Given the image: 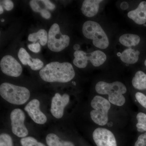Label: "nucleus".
I'll return each instance as SVG.
<instances>
[{"mask_svg": "<svg viewBox=\"0 0 146 146\" xmlns=\"http://www.w3.org/2000/svg\"><path fill=\"white\" fill-rule=\"evenodd\" d=\"M82 33L86 38L93 40L95 46L102 49L109 46V40L100 25L96 22L87 21L83 24Z\"/></svg>", "mask_w": 146, "mask_h": 146, "instance_id": "4", "label": "nucleus"}, {"mask_svg": "<svg viewBox=\"0 0 146 146\" xmlns=\"http://www.w3.org/2000/svg\"><path fill=\"white\" fill-rule=\"evenodd\" d=\"M119 42L125 46L130 47L136 46L140 43V36L136 35L125 34L121 35L119 38Z\"/></svg>", "mask_w": 146, "mask_h": 146, "instance_id": "16", "label": "nucleus"}, {"mask_svg": "<svg viewBox=\"0 0 146 146\" xmlns=\"http://www.w3.org/2000/svg\"><path fill=\"white\" fill-rule=\"evenodd\" d=\"M145 65L146 66V60H145Z\"/></svg>", "mask_w": 146, "mask_h": 146, "instance_id": "37", "label": "nucleus"}, {"mask_svg": "<svg viewBox=\"0 0 146 146\" xmlns=\"http://www.w3.org/2000/svg\"><path fill=\"white\" fill-rule=\"evenodd\" d=\"M73 48H74V49L75 50L78 51L79 50L80 48V46L78 44H76L74 45Z\"/></svg>", "mask_w": 146, "mask_h": 146, "instance_id": "34", "label": "nucleus"}, {"mask_svg": "<svg viewBox=\"0 0 146 146\" xmlns=\"http://www.w3.org/2000/svg\"><path fill=\"white\" fill-rule=\"evenodd\" d=\"M40 1L46 7L50 10H53L55 8V5L48 0H42Z\"/></svg>", "mask_w": 146, "mask_h": 146, "instance_id": "31", "label": "nucleus"}, {"mask_svg": "<svg viewBox=\"0 0 146 146\" xmlns=\"http://www.w3.org/2000/svg\"><path fill=\"white\" fill-rule=\"evenodd\" d=\"M0 146H13V141L10 135L5 133L1 134Z\"/></svg>", "mask_w": 146, "mask_h": 146, "instance_id": "25", "label": "nucleus"}, {"mask_svg": "<svg viewBox=\"0 0 146 146\" xmlns=\"http://www.w3.org/2000/svg\"><path fill=\"white\" fill-rule=\"evenodd\" d=\"M28 40L30 42H35L39 40V43L44 46L48 43V34L45 29H41L37 32L29 35Z\"/></svg>", "mask_w": 146, "mask_h": 146, "instance_id": "19", "label": "nucleus"}, {"mask_svg": "<svg viewBox=\"0 0 146 146\" xmlns=\"http://www.w3.org/2000/svg\"><path fill=\"white\" fill-rule=\"evenodd\" d=\"M25 110L34 122L38 124H44L46 122V115L40 110V102L38 100L31 101L25 108Z\"/></svg>", "mask_w": 146, "mask_h": 146, "instance_id": "11", "label": "nucleus"}, {"mask_svg": "<svg viewBox=\"0 0 146 146\" xmlns=\"http://www.w3.org/2000/svg\"><path fill=\"white\" fill-rule=\"evenodd\" d=\"M87 60H90L95 67H98L105 62L106 60V55L101 51H95L87 54Z\"/></svg>", "mask_w": 146, "mask_h": 146, "instance_id": "15", "label": "nucleus"}, {"mask_svg": "<svg viewBox=\"0 0 146 146\" xmlns=\"http://www.w3.org/2000/svg\"><path fill=\"white\" fill-rule=\"evenodd\" d=\"M38 1L32 0L30 2V5L32 10L35 12L40 13L42 9L41 8L39 4Z\"/></svg>", "mask_w": 146, "mask_h": 146, "instance_id": "28", "label": "nucleus"}, {"mask_svg": "<svg viewBox=\"0 0 146 146\" xmlns=\"http://www.w3.org/2000/svg\"><path fill=\"white\" fill-rule=\"evenodd\" d=\"M3 11V6L1 5H0V14H2Z\"/></svg>", "mask_w": 146, "mask_h": 146, "instance_id": "35", "label": "nucleus"}, {"mask_svg": "<svg viewBox=\"0 0 146 146\" xmlns=\"http://www.w3.org/2000/svg\"><path fill=\"white\" fill-rule=\"evenodd\" d=\"M128 17L138 25H143L146 22V2L143 1L135 10L128 12Z\"/></svg>", "mask_w": 146, "mask_h": 146, "instance_id": "12", "label": "nucleus"}, {"mask_svg": "<svg viewBox=\"0 0 146 146\" xmlns=\"http://www.w3.org/2000/svg\"><path fill=\"white\" fill-rule=\"evenodd\" d=\"M0 95L11 104L22 105L29 99L30 92L26 87L5 82L0 86Z\"/></svg>", "mask_w": 146, "mask_h": 146, "instance_id": "3", "label": "nucleus"}, {"mask_svg": "<svg viewBox=\"0 0 146 146\" xmlns=\"http://www.w3.org/2000/svg\"><path fill=\"white\" fill-rule=\"evenodd\" d=\"M70 102V96L67 94L61 96L58 93L55 94L52 100L50 112L52 115L56 119H60L64 114L65 108Z\"/></svg>", "mask_w": 146, "mask_h": 146, "instance_id": "10", "label": "nucleus"}, {"mask_svg": "<svg viewBox=\"0 0 146 146\" xmlns=\"http://www.w3.org/2000/svg\"><path fill=\"white\" fill-rule=\"evenodd\" d=\"M94 108L90 112V116L94 123L101 126L106 125L108 121V111L111 107L109 101L103 97H94L91 103Z\"/></svg>", "mask_w": 146, "mask_h": 146, "instance_id": "5", "label": "nucleus"}, {"mask_svg": "<svg viewBox=\"0 0 146 146\" xmlns=\"http://www.w3.org/2000/svg\"><path fill=\"white\" fill-rule=\"evenodd\" d=\"M136 100L143 107L146 109V96L140 92H137L135 95Z\"/></svg>", "mask_w": 146, "mask_h": 146, "instance_id": "26", "label": "nucleus"}, {"mask_svg": "<svg viewBox=\"0 0 146 146\" xmlns=\"http://www.w3.org/2000/svg\"><path fill=\"white\" fill-rule=\"evenodd\" d=\"M29 49L33 52L38 53L40 51L41 49V46L39 43H33L28 45Z\"/></svg>", "mask_w": 146, "mask_h": 146, "instance_id": "29", "label": "nucleus"}, {"mask_svg": "<svg viewBox=\"0 0 146 146\" xmlns=\"http://www.w3.org/2000/svg\"><path fill=\"white\" fill-rule=\"evenodd\" d=\"M93 138L97 146H117L115 135L107 129H96L93 132Z\"/></svg>", "mask_w": 146, "mask_h": 146, "instance_id": "9", "label": "nucleus"}, {"mask_svg": "<svg viewBox=\"0 0 146 146\" xmlns=\"http://www.w3.org/2000/svg\"><path fill=\"white\" fill-rule=\"evenodd\" d=\"M134 146H146V132L139 136Z\"/></svg>", "mask_w": 146, "mask_h": 146, "instance_id": "27", "label": "nucleus"}, {"mask_svg": "<svg viewBox=\"0 0 146 146\" xmlns=\"http://www.w3.org/2000/svg\"><path fill=\"white\" fill-rule=\"evenodd\" d=\"M1 21L2 22H4L5 21V20L3 19H1Z\"/></svg>", "mask_w": 146, "mask_h": 146, "instance_id": "36", "label": "nucleus"}, {"mask_svg": "<svg viewBox=\"0 0 146 146\" xmlns=\"http://www.w3.org/2000/svg\"><path fill=\"white\" fill-rule=\"evenodd\" d=\"M70 38L60 32L58 24H54L50 28L48 34V46L52 51L59 52L69 46Z\"/></svg>", "mask_w": 146, "mask_h": 146, "instance_id": "6", "label": "nucleus"}, {"mask_svg": "<svg viewBox=\"0 0 146 146\" xmlns=\"http://www.w3.org/2000/svg\"><path fill=\"white\" fill-rule=\"evenodd\" d=\"M132 84L135 89H146V74L142 71H138L132 79Z\"/></svg>", "mask_w": 146, "mask_h": 146, "instance_id": "17", "label": "nucleus"}, {"mask_svg": "<svg viewBox=\"0 0 146 146\" xmlns=\"http://www.w3.org/2000/svg\"><path fill=\"white\" fill-rule=\"evenodd\" d=\"M120 7H121V8L123 10H126V9H127L128 8L129 5L126 2H123L121 3Z\"/></svg>", "mask_w": 146, "mask_h": 146, "instance_id": "33", "label": "nucleus"}, {"mask_svg": "<svg viewBox=\"0 0 146 146\" xmlns=\"http://www.w3.org/2000/svg\"><path fill=\"white\" fill-rule=\"evenodd\" d=\"M39 75L46 82L65 83L74 78L75 72L71 63L53 62L48 63L41 69Z\"/></svg>", "mask_w": 146, "mask_h": 146, "instance_id": "1", "label": "nucleus"}, {"mask_svg": "<svg viewBox=\"0 0 146 146\" xmlns=\"http://www.w3.org/2000/svg\"><path fill=\"white\" fill-rule=\"evenodd\" d=\"M74 55L75 57L73 60L74 65L80 68H86L88 64V61L86 60L87 53L83 51H76Z\"/></svg>", "mask_w": 146, "mask_h": 146, "instance_id": "20", "label": "nucleus"}, {"mask_svg": "<svg viewBox=\"0 0 146 146\" xmlns=\"http://www.w3.org/2000/svg\"><path fill=\"white\" fill-rule=\"evenodd\" d=\"M22 146H46L44 144L38 142L35 138L32 137H27L21 139Z\"/></svg>", "mask_w": 146, "mask_h": 146, "instance_id": "22", "label": "nucleus"}, {"mask_svg": "<svg viewBox=\"0 0 146 146\" xmlns=\"http://www.w3.org/2000/svg\"><path fill=\"white\" fill-rule=\"evenodd\" d=\"M138 123L136 127L138 131L140 132L146 131V115L143 112H139L136 116Z\"/></svg>", "mask_w": 146, "mask_h": 146, "instance_id": "21", "label": "nucleus"}, {"mask_svg": "<svg viewBox=\"0 0 146 146\" xmlns=\"http://www.w3.org/2000/svg\"><path fill=\"white\" fill-rule=\"evenodd\" d=\"M18 55L19 60L24 65H28L32 59L31 56L26 50L23 48H21L19 50Z\"/></svg>", "mask_w": 146, "mask_h": 146, "instance_id": "23", "label": "nucleus"}, {"mask_svg": "<svg viewBox=\"0 0 146 146\" xmlns=\"http://www.w3.org/2000/svg\"><path fill=\"white\" fill-rule=\"evenodd\" d=\"M11 130L13 134L20 138H25L29 132L25 124V116L23 111L16 108L11 111L10 114Z\"/></svg>", "mask_w": 146, "mask_h": 146, "instance_id": "7", "label": "nucleus"}, {"mask_svg": "<svg viewBox=\"0 0 146 146\" xmlns=\"http://www.w3.org/2000/svg\"><path fill=\"white\" fill-rule=\"evenodd\" d=\"M3 7L6 10L11 11L13 9L14 7V4L12 1L10 0H5L2 1Z\"/></svg>", "mask_w": 146, "mask_h": 146, "instance_id": "30", "label": "nucleus"}, {"mask_svg": "<svg viewBox=\"0 0 146 146\" xmlns=\"http://www.w3.org/2000/svg\"><path fill=\"white\" fill-rule=\"evenodd\" d=\"M102 0H85L84 1L81 10L84 16L92 17L96 15L98 12L100 3Z\"/></svg>", "mask_w": 146, "mask_h": 146, "instance_id": "13", "label": "nucleus"}, {"mask_svg": "<svg viewBox=\"0 0 146 146\" xmlns=\"http://www.w3.org/2000/svg\"><path fill=\"white\" fill-rule=\"evenodd\" d=\"M140 52L129 48L123 51L120 56L121 60L127 64H134L138 61Z\"/></svg>", "mask_w": 146, "mask_h": 146, "instance_id": "14", "label": "nucleus"}, {"mask_svg": "<svg viewBox=\"0 0 146 146\" xmlns=\"http://www.w3.org/2000/svg\"><path fill=\"white\" fill-rule=\"evenodd\" d=\"M0 67L2 72L9 76L17 77L21 75L23 72L21 64L10 55L5 56L2 58Z\"/></svg>", "mask_w": 146, "mask_h": 146, "instance_id": "8", "label": "nucleus"}, {"mask_svg": "<svg viewBox=\"0 0 146 146\" xmlns=\"http://www.w3.org/2000/svg\"><path fill=\"white\" fill-rule=\"evenodd\" d=\"M39 13L41 14V16L45 19H50L51 16V13L49 11L45 9H42Z\"/></svg>", "mask_w": 146, "mask_h": 146, "instance_id": "32", "label": "nucleus"}, {"mask_svg": "<svg viewBox=\"0 0 146 146\" xmlns=\"http://www.w3.org/2000/svg\"><path fill=\"white\" fill-rule=\"evenodd\" d=\"M96 90L99 94L108 95V101L115 105L121 106L125 103V99L123 94L126 93L127 88L122 82L116 81L108 83L99 82L96 85Z\"/></svg>", "mask_w": 146, "mask_h": 146, "instance_id": "2", "label": "nucleus"}, {"mask_svg": "<svg viewBox=\"0 0 146 146\" xmlns=\"http://www.w3.org/2000/svg\"><path fill=\"white\" fill-rule=\"evenodd\" d=\"M28 65L34 71L41 70L44 67V63L42 60L38 58H32L31 60L29 62Z\"/></svg>", "mask_w": 146, "mask_h": 146, "instance_id": "24", "label": "nucleus"}, {"mask_svg": "<svg viewBox=\"0 0 146 146\" xmlns=\"http://www.w3.org/2000/svg\"><path fill=\"white\" fill-rule=\"evenodd\" d=\"M46 142L48 146H74L72 142L62 141L57 135L52 133L47 135Z\"/></svg>", "mask_w": 146, "mask_h": 146, "instance_id": "18", "label": "nucleus"}, {"mask_svg": "<svg viewBox=\"0 0 146 146\" xmlns=\"http://www.w3.org/2000/svg\"><path fill=\"white\" fill-rule=\"evenodd\" d=\"M144 26H146V25H144Z\"/></svg>", "mask_w": 146, "mask_h": 146, "instance_id": "38", "label": "nucleus"}]
</instances>
